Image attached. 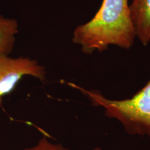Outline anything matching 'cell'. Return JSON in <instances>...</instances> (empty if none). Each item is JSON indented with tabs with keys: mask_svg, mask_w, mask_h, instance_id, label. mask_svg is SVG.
Returning <instances> with one entry per match:
<instances>
[{
	"mask_svg": "<svg viewBox=\"0 0 150 150\" xmlns=\"http://www.w3.org/2000/svg\"><path fill=\"white\" fill-rule=\"evenodd\" d=\"M18 32V23L15 19L0 16V55L8 56L11 53Z\"/></svg>",
	"mask_w": 150,
	"mask_h": 150,
	"instance_id": "5b68a950",
	"label": "cell"
},
{
	"mask_svg": "<svg viewBox=\"0 0 150 150\" xmlns=\"http://www.w3.org/2000/svg\"><path fill=\"white\" fill-rule=\"evenodd\" d=\"M22 150H70L60 144L51 142L45 136L40 139L38 144L33 146Z\"/></svg>",
	"mask_w": 150,
	"mask_h": 150,
	"instance_id": "8992f818",
	"label": "cell"
},
{
	"mask_svg": "<svg viewBox=\"0 0 150 150\" xmlns=\"http://www.w3.org/2000/svg\"><path fill=\"white\" fill-rule=\"evenodd\" d=\"M45 67L37 60L28 57L12 58L0 55V97L13 91L25 76H31L41 81L46 80Z\"/></svg>",
	"mask_w": 150,
	"mask_h": 150,
	"instance_id": "3957f363",
	"label": "cell"
},
{
	"mask_svg": "<svg viewBox=\"0 0 150 150\" xmlns=\"http://www.w3.org/2000/svg\"><path fill=\"white\" fill-rule=\"evenodd\" d=\"M129 10L136 38L146 46L150 42V0H133Z\"/></svg>",
	"mask_w": 150,
	"mask_h": 150,
	"instance_id": "277c9868",
	"label": "cell"
},
{
	"mask_svg": "<svg viewBox=\"0 0 150 150\" xmlns=\"http://www.w3.org/2000/svg\"><path fill=\"white\" fill-rule=\"evenodd\" d=\"M67 84L86 95L93 105L103 107L105 116L117 120L127 133L147 136L150 140V79L131 98L120 100L108 99L99 91L88 90L74 83Z\"/></svg>",
	"mask_w": 150,
	"mask_h": 150,
	"instance_id": "7a4b0ae2",
	"label": "cell"
},
{
	"mask_svg": "<svg viewBox=\"0 0 150 150\" xmlns=\"http://www.w3.org/2000/svg\"><path fill=\"white\" fill-rule=\"evenodd\" d=\"M92 150H102L101 148H100V147H96V148H95V149H93Z\"/></svg>",
	"mask_w": 150,
	"mask_h": 150,
	"instance_id": "52a82bcc",
	"label": "cell"
},
{
	"mask_svg": "<svg viewBox=\"0 0 150 150\" xmlns=\"http://www.w3.org/2000/svg\"><path fill=\"white\" fill-rule=\"evenodd\" d=\"M136 38L128 0H103L91 20L76 27L72 42L89 54L102 52L110 46L129 50Z\"/></svg>",
	"mask_w": 150,
	"mask_h": 150,
	"instance_id": "6da1fadb",
	"label": "cell"
}]
</instances>
